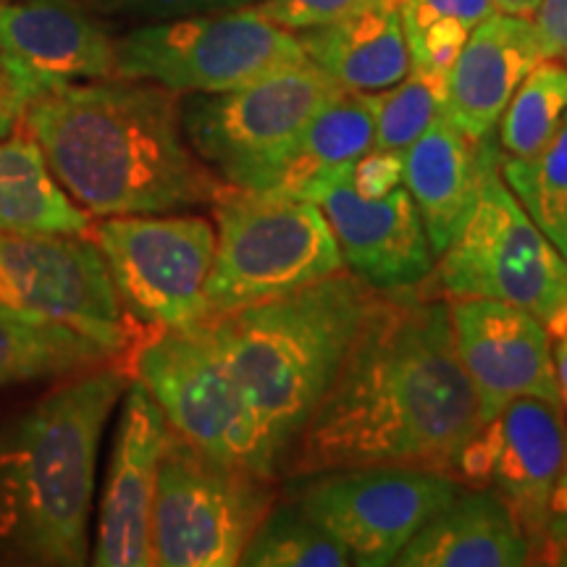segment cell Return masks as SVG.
<instances>
[{"label": "cell", "instance_id": "6da1fadb", "mask_svg": "<svg viewBox=\"0 0 567 567\" xmlns=\"http://www.w3.org/2000/svg\"><path fill=\"white\" fill-rule=\"evenodd\" d=\"M478 431L446 297L379 292L279 478L360 465H413L457 478L460 455Z\"/></svg>", "mask_w": 567, "mask_h": 567}, {"label": "cell", "instance_id": "7a4b0ae2", "mask_svg": "<svg viewBox=\"0 0 567 567\" xmlns=\"http://www.w3.org/2000/svg\"><path fill=\"white\" fill-rule=\"evenodd\" d=\"M21 124L90 216L179 213L226 189L184 137L179 92L155 82L113 76L42 90Z\"/></svg>", "mask_w": 567, "mask_h": 567}, {"label": "cell", "instance_id": "3957f363", "mask_svg": "<svg viewBox=\"0 0 567 567\" xmlns=\"http://www.w3.org/2000/svg\"><path fill=\"white\" fill-rule=\"evenodd\" d=\"M130 381L92 368L0 429V547L42 565L90 563L97 455Z\"/></svg>", "mask_w": 567, "mask_h": 567}, {"label": "cell", "instance_id": "277c9868", "mask_svg": "<svg viewBox=\"0 0 567 567\" xmlns=\"http://www.w3.org/2000/svg\"><path fill=\"white\" fill-rule=\"evenodd\" d=\"M375 295L344 268L295 292L208 318L258 417L276 478L337 379Z\"/></svg>", "mask_w": 567, "mask_h": 567}, {"label": "cell", "instance_id": "5b68a950", "mask_svg": "<svg viewBox=\"0 0 567 567\" xmlns=\"http://www.w3.org/2000/svg\"><path fill=\"white\" fill-rule=\"evenodd\" d=\"M425 287L436 297H488L528 310L551 339L567 331V258L509 193L488 134L476 200Z\"/></svg>", "mask_w": 567, "mask_h": 567}, {"label": "cell", "instance_id": "8992f818", "mask_svg": "<svg viewBox=\"0 0 567 567\" xmlns=\"http://www.w3.org/2000/svg\"><path fill=\"white\" fill-rule=\"evenodd\" d=\"M213 210L216 255L205 295L208 318L344 271L334 231L310 197L226 184Z\"/></svg>", "mask_w": 567, "mask_h": 567}, {"label": "cell", "instance_id": "52a82bcc", "mask_svg": "<svg viewBox=\"0 0 567 567\" xmlns=\"http://www.w3.org/2000/svg\"><path fill=\"white\" fill-rule=\"evenodd\" d=\"M316 63L302 61L226 92H195L182 130L205 166L239 189H274L310 118L342 95Z\"/></svg>", "mask_w": 567, "mask_h": 567}, {"label": "cell", "instance_id": "ba28073f", "mask_svg": "<svg viewBox=\"0 0 567 567\" xmlns=\"http://www.w3.org/2000/svg\"><path fill=\"white\" fill-rule=\"evenodd\" d=\"M276 499L279 478L218 463L168 431L153 499V565H239Z\"/></svg>", "mask_w": 567, "mask_h": 567}, {"label": "cell", "instance_id": "9c48e42d", "mask_svg": "<svg viewBox=\"0 0 567 567\" xmlns=\"http://www.w3.org/2000/svg\"><path fill=\"white\" fill-rule=\"evenodd\" d=\"M130 375L153 394L168 429L197 452L276 478L258 417L208 321L147 334Z\"/></svg>", "mask_w": 567, "mask_h": 567}, {"label": "cell", "instance_id": "30bf717a", "mask_svg": "<svg viewBox=\"0 0 567 567\" xmlns=\"http://www.w3.org/2000/svg\"><path fill=\"white\" fill-rule=\"evenodd\" d=\"M308 61L292 30L258 6L153 21L116 40V76L174 92H226Z\"/></svg>", "mask_w": 567, "mask_h": 567}, {"label": "cell", "instance_id": "8fae6325", "mask_svg": "<svg viewBox=\"0 0 567 567\" xmlns=\"http://www.w3.org/2000/svg\"><path fill=\"white\" fill-rule=\"evenodd\" d=\"M126 316L147 331L208 321L216 226L200 216L140 213L90 224Z\"/></svg>", "mask_w": 567, "mask_h": 567}, {"label": "cell", "instance_id": "7c38bea8", "mask_svg": "<svg viewBox=\"0 0 567 567\" xmlns=\"http://www.w3.org/2000/svg\"><path fill=\"white\" fill-rule=\"evenodd\" d=\"M287 499L350 551L352 565L389 567L408 542L463 492L450 473L413 465H360L292 478Z\"/></svg>", "mask_w": 567, "mask_h": 567}, {"label": "cell", "instance_id": "4fadbf2b", "mask_svg": "<svg viewBox=\"0 0 567 567\" xmlns=\"http://www.w3.org/2000/svg\"><path fill=\"white\" fill-rule=\"evenodd\" d=\"M0 310L66 326L113 358L134 344L132 318L84 234L0 229Z\"/></svg>", "mask_w": 567, "mask_h": 567}, {"label": "cell", "instance_id": "5bb4252c", "mask_svg": "<svg viewBox=\"0 0 567 567\" xmlns=\"http://www.w3.org/2000/svg\"><path fill=\"white\" fill-rule=\"evenodd\" d=\"M567 460V417L559 402L520 396L481 425L457 463L467 486H488L502 496L528 536L538 563L549 499Z\"/></svg>", "mask_w": 567, "mask_h": 567}, {"label": "cell", "instance_id": "9a60e30c", "mask_svg": "<svg viewBox=\"0 0 567 567\" xmlns=\"http://www.w3.org/2000/svg\"><path fill=\"white\" fill-rule=\"evenodd\" d=\"M452 342L481 425L520 396L559 402L551 334L528 310L488 297H446Z\"/></svg>", "mask_w": 567, "mask_h": 567}, {"label": "cell", "instance_id": "2e32d148", "mask_svg": "<svg viewBox=\"0 0 567 567\" xmlns=\"http://www.w3.org/2000/svg\"><path fill=\"white\" fill-rule=\"evenodd\" d=\"M305 197L323 210L347 271L373 292H408L429 281L436 255L405 184L384 197H363L352 187L350 168H342Z\"/></svg>", "mask_w": 567, "mask_h": 567}, {"label": "cell", "instance_id": "e0dca14e", "mask_svg": "<svg viewBox=\"0 0 567 567\" xmlns=\"http://www.w3.org/2000/svg\"><path fill=\"white\" fill-rule=\"evenodd\" d=\"M168 431L172 429L158 402L137 379H132L122 396V415H118L101 513H97L95 547L90 551L92 565H153V499Z\"/></svg>", "mask_w": 567, "mask_h": 567}, {"label": "cell", "instance_id": "ac0fdd59", "mask_svg": "<svg viewBox=\"0 0 567 567\" xmlns=\"http://www.w3.org/2000/svg\"><path fill=\"white\" fill-rule=\"evenodd\" d=\"M0 61L27 103L42 90L116 76V40L74 0L0 6Z\"/></svg>", "mask_w": 567, "mask_h": 567}, {"label": "cell", "instance_id": "d6986e66", "mask_svg": "<svg viewBox=\"0 0 567 567\" xmlns=\"http://www.w3.org/2000/svg\"><path fill=\"white\" fill-rule=\"evenodd\" d=\"M538 61H544V51L534 21L492 13L473 27L463 51L446 71V118L471 140L488 137L517 84Z\"/></svg>", "mask_w": 567, "mask_h": 567}, {"label": "cell", "instance_id": "ffe728a7", "mask_svg": "<svg viewBox=\"0 0 567 567\" xmlns=\"http://www.w3.org/2000/svg\"><path fill=\"white\" fill-rule=\"evenodd\" d=\"M534 563L517 517L488 486L463 488L439 509L394 565L400 567H523Z\"/></svg>", "mask_w": 567, "mask_h": 567}, {"label": "cell", "instance_id": "44dd1931", "mask_svg": "<svg viewBox=\"0 0 567 567\" xmlns=\"http://www.w3.org/2000/svg\"><path fill=\"white\" fill-rule=\"evenodd\" d=\"M486 140H471L442 113L405 151V187L436 258L476 200Z\"/></svg>", "mask_w": 567, "mask_h": 567}, {"label": "cell", "instance_id": "7402d4cb", "mask_svg": "<svg viewBox=\"0 0 567 567\" xmlns=\"http://www.w3.org/2000/svg\"><path fill=\"white\" fill-rule=\"evenodd\" d=\"M400 3L368 6L329 24L300 30L310 63L344 92H379L405 80L410 48Z\"/></svg>", "mask_w": 567, "mask_h": 567}, {"label": "cell", "instance_id": "603a6c76", "mask_svg": "<svg viewBox=\"0 0 567 567\" xmlns=\"http://www.w3.org/2000/svg\"><path fill=\"white\" fill-rule=\"evenodd\" d=\"M90 218L55 182L32 137L0 142V229L87 234Z\"/></svg>", "mask_w": 567, "mask_h": 567}, {"label": "cell", "instance_id": "cb8c5ba5", "mask_svg": "<svg viewBox=\"0 0 567 567\" xmlns=\"http://www.w3.org/2000/svg\"><path fill=\"white\" fill-rule=\"evenodd\" d=\"M375 118L368 92H342L310 118L274 189L308 195L326 176L350 168L373 147Z\"/></svg>", "mask_w": 567, "mask_h": 567}, {"label": "cell", "instance_id": "d4e9b609", "mask_svg": "<svg viewBox=\"0 0 567 567\" xmlns=\"http://www.w3.org/2000/svg\"><path fill=\"white\" fill-rule=\"evenodd\" d=\"M113 354L59 323L0 310V389L34 379L84 373L109 365Z\"/></svg>", "mask_w": 567, "mask_h": 567}, {"label": "cell", "instance_id": "484cf974", "mask_svg": "<svg viewBox=\"0 0 567 567\" xmlns=\"http://www.w3.org/2000/svg\"><path fill=\"white\" fill-rule=\"evenodd\" d=\"M499 172L530 221L567 258V113L536 155L530 158L499 155Z\"/></svg>", "mask_w": 567, "mask_h": 567}, {"label": "cell", "instance_id": "4316f807", "mask_svg": "<svg viewBox=\"0 0 567 567\" xmlns=\"http://www.w3.org/2000/svg\"><path fill=\"white\" fill-rule=\"evenodd\" d=\"M567 113V66L557 59L538 61L517 84L499 122V155L530 158L547 145Z\"/></svg>", "mask_w": 567, "mask_h": 567}, {"label": "cell", "instance_id": "83f0119b", "mask_svg": "<svg viewBox=\"0 0 567 567\" xmlns=\"http://www.w3.org/2000/svg\"><path fill=\"white\" fill-rule=\"evenodd\" d=\"M245 567H350L352 557L292 499H276L243 551Z\"/></svg>", "mask_w": 567, "mask_h": 567}, {"label": "cell", "instance_id": "f1b7e54d", "mask_svg": "<svg viewBox=\"0 0 567 567\" xmlns=\"http://www.w3.org/2000/svg\"><path fill=\"white\" fill-rule=\"evenodd\" d=\"M368 97L375 118L373 147L405 153L431 122L444 113L446 74L410 66L405 80L386 90L368 92Z\"/></svg>", "mask_w": 567, "mask_h": 567}, {"label": "cell", "instance_id": "f546056e", "mask_svg": "<svg viewBox=\"0 0 567 567\" xmlns=\"http://www.w3.org/2000/svg\"><path fill=\"white\" fill-rule=\"evenodd\" d=\"M379 3H405V0H258V9L271 17L276 24L287 30H310V27L329 24V21L350 17L354 11H363L368 6Z\"/></svg>", "mask_w": 567, "mask_h": 567}, {"label": "cell", "instance_id": "4dcf8cb0", "mask_svg": "<svg viewBox=\"0 0 567 567\" xmlns=\"http://www.w3.org/2000/svg\"><path fill=\"white\" fill-rule=\"evenodd\" d=\"M87 3L95 11L111 13V17L166 21L195 17V13L245 9V6H255L258 0H87Z\"/></svg>", "mask_w": 567, "mask_h": 567}, {"label": "cell", "instance_id": "1f68e13d", "mask_svg": "<svg viewBox=\"0 0 567 567\" xmlns=\"http://www.w3.org/2000/svg\"><path fill=\"white\" fill-rule=\"evenodd\" d=\"M402 27H405L408 45L429 30L434 21L455 19L473 30L481 21L496 13L494 0H405L402 3Z\"/></svg>", "mask_w": 567, "mask_h": 567}, {"label": "cell", "instance_id": "d6a6232c", "mask_svg": "<svg viewBox=\"0 0 567 567\" xmlns=\"http://www.w3.org/2000/svg\"><path fill=\"white\" fill-rule=\"evenodd\" d=\"M471 27L455 19H442L425 30L421 38L410 42V66L415 69H431V71H446L463 51V45L471 38Z\"/></svg>", "mask_w": 567, "mask_h": 567}, {"label": "cell", "instance_id": "836d02e7", "mask_svg": "<svg viewBox=\"0 0 567 567\" xmlns=\"http://www.w3.org/2000/svg\"><path fill=\"white\" fill-rule=\"evenodd\" d=\"M350 182L363 197H384L405 184V153L371 147L350 166Z\"/></svg>", "mask_w": 567, "mask_h": 567}, {"label": "cell", "instance_id": "e575fe53", "mask_svg": "<svg viewBox=\"0 0 567 567\" xmlns=\"http://www.w3.org/2000/svg\"><path fill=\"white\" fill-rule=\"evenodd\" d=\"M530 21L544 59H567V0H542Z\"/></svg>", "mask_w": 567, "mask_h": 567}, {"label": "cell", "instance_id": "d590c367", "mask_svg": "<svg viewBox=\"0 0 567 567\" xmlns=\"http://www.w3.org/2000/svg\"><path fill=\"white\" fill-rule=\"evenodd\" d=\"M563 542H567V460L549 499L547 530H544V547H542V557H538V563L549 565V557L555 555Z\"/></svg>", "mask_w": 567, "mask_h": 567}, {"label": "cell", "instance_id": "8d00e7d4", "mask_svg": "<svg viewBox=\"0 0 567 567\" xmlns=\"http://www.w3.org/2000/svg\"><path fill=\"white\" fill-rule=\"evenodd\" d=\"M27 97L21 95L19 84L13 82L11 71L0 61V137H9L13 126L21 122Z\"/></svg>", "mask_w": 567, "mask_h": 567}, {"label": "cell", "instance_id": "74e56055", "mask_svg": "<svg viewBox=\"0 0 567 567\" xmlns=\"http://www.w3.org/2000/svg\"><path fill=\"white\" fill-rule=\"evenodd\" d=\"M551 358H555L559 405H563L565 417H567V331H565V334H559L555 342H551Z\"/></svg>", "mask_w": 567, "mask_h": 567}, {"label": "cell", "instance_id": "f35d334b", "mask_svg": "<svg viewBox=\"0 0 567 567\" xmlns=\"http://www.w3.org/2000/svg\"><path fill=\"white\" fill-rule=\"evenodd\" d=\"M542 0H494L496 11L499 13H509V17H534V11L538 9Z\"/></svg>", "mask_w": 567, "mask_h": 567}, {"label": "cell", "instance_id": "ab89813d", "mask_svg": "<svg viewBox=\"0 0 567 567\" xmlns=\"http://www.w3.org/2000/svg\"><path fill=\"white\" fill-rule=\"evenodd\" d=\"M549 565H559V567H567V542L559 544V549L555 555L549 557Z\"/></svg>", "mask_w": 567, "mask_h": 567}]
</instances>
